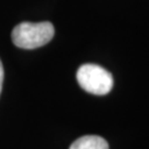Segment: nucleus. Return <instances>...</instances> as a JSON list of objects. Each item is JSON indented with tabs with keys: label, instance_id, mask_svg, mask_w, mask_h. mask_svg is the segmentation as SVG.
<instances>
[{
	"label": "nucleus",
	"instance_id": "nucleus-2",
	"mask_svg": "<svg viewBox=\"0 0 149 149\" xmlns=\"http://www.w3.org/2000/svg\"><path fill=\"white\" fill-rule=\"evenodd\" d=\"M76 79L83 90L94 95H106L114 85L112 74L96 64H83L80 66Z\"/></svg>",
	"mask_w": 149,
	"mask_h": 149
},
{
	"label": "nucleus",
	"instance_id": "nucleus-4",
	"mask_svg": "<svg viewBox=\"0 0 149 149\" xmlns=\"http://www.w3.org/2000/svg\"><path fill=\"white\" fill-rule=\"evenodd\" d=\"M3 76H5V73H3V66H2V62H1V60H0V94H1V91H2Z\"/></svg>",
	"mask_w": 149,
	"mask_h": 149
},
{
	"label": "nucleus",
	"instance_id": "nucleus-1",
	"mask_svg": "<svg viewBox=\"0 0 149 149\" xmlns=\"http://www.w3.org/2000/svg\"><path fill=\"white\" fill-rule=\"evenodd\" d=\"M54 37V27L51 22H22L15 27L11 39L20 49L32 50L45 45Z\"/></svg>",
	"mask_w": 149,
	"mask_h": 149
},
{
	"label": "nucleus",
	"instance_id": "nucleus-3",
	"mask_svg": "<svg viewBox=\"0 0 149 149\" xmlns=\"http://www.w3.org/2000/svg\"><path fill=\"white\" fill-rule=\"evenodd\" d=\"M108 144L105 139L95 135L83 136L76 139L71 145L70 149H108Z\"/></svg>",
	"mask_w": 149,
	"mask_h": 149
}]
</instances>
